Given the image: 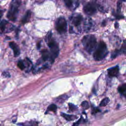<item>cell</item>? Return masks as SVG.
I'll return each mask as SVG.
<instances>
[{"label":"cell","instance_id":"cell-1","mask_svg":"<svg viewBox=\"0 0 126 126\" xmlns=\"http://www.w3.org/2000/svg\"><path fill=\"white\" fill-rule=\"evenodd\" d=\"M82 42L85 49L89 53L94 51L97 46L96 38L93 35L89 34L84 36Z\"/></svg>","mask_w":126,"mask_h":126},{"label":"cell","instance_id":"cell-2","mask_svg":"<svg viewBox=\"0 0 126 126\" xmlns=\"http://www.w3.org/2000/svg\"><path fill=\"white\" fill-rule=\"evenodd\" d=\"M108 54V50L106 44L100 41L97 45V46L94 51L93 56L96 61H100L104 59Z\"/></svg>","mask_w":126,"mask_h":126},{"label":"cell","instance_id":"cell-3","mask_svg":"<svg viewBox=\"0 0 126 126\" xmlns=\"http://www.w3.org/2000/svg\"><path fill=\"white\" fill-rule=\"evenodd\" d=\"M20 1L18 0H13L11 1L9 11L7 14V17L11 21H15L17 17L19 12V7Z\"/></svg>","mask_w":126,"mask_h":126},{"label":"cell","instance_id":"cell-4","mask_svg":"<svg viewBox=\"0 0 126 126\" xmlns=\"http://www.w3.org/2000/svg\"><path fill=\"white\" fill-rule=\"evenodd\" d=\"M48 45L50 49L51 60H54L59 54V48L57 43L52 39H50L48 42Z\"/></svg>","mask_w":126,"mask_h":126},{"label":"cell","instance_id":"cell-5","mask_svg":"<svg viewBox=\"0 0 126 126\" xmlns=\"http://www.w3.org/2000/svg\"><path fill=\"white\" fill-rule=\"evenodd\" d=\"M56 29L60 33H64L67 29V23L65 19L63 17L58 18L56 23Z\"/></svg>","mask_w":126,"mask_h":126},{"label":"cell","instance_id":"cell-6","mask_svg":"<svg viewBox=\"0 0 126 126\" xmlns=\"http://www.w3.org/2000/svg\"><path fill=\"white\" fill-rule=\"evenodd\" d=\"M97 7L94 3H88L84 7V12L88 15H92L96 12Z\"/></svg>","mask_w":126,"mask_h":126},{"label":"cell","instance_id":"cell-7","mask_svg":"<svg viewBox=\"0 0 126 126\" xmlns=\"http://www.w3.org/2000/svg\"><path fill=\"white\" fill-rule=\"evenodd\" d=\"M82 20V16L79 14H73L71 18L70 21L72 24L76 27L79 26Z\"/></svg>","mask_w":126,"mask_h":126},{"label":"cell","instance_id":"cell-8","mask_svg":"<svg viewBox=\"0 0 126 126\" xmlns=\"http://www.w3.org/2000/svg\"><path fill=\"white\" fill-rule=\"evenodd\" d=\"M93 20L90 17H87L84 20V28L85 31H90L93 27Z\"/></svg>","mask_w":126,"mask_h":126},{"label":"cell","instance_id":"cell-9","mask_svg":"<svg viewBox=\"0 0 126 126\" xmlns=\"http://www.w3.org/2000/svg\"><path fill=\"white\" fill-rule=\"evenodd\" d=\"M9 45L13 50L15 57H18L20 54V50L17 44L14 42H10L9 43Z\"/></svg>","mask_w":126,"mask_h":126},{"label":"cell","instance_id":"cell-10","mask_svg":"<svg viewBox=\"0 0 126 126\" xmlns=\"http://www.w3.org/2000/svg\"><path fill=\"white\" fill-rule=\"evenodd\" d=\"M119 68L118 66L110 68L108 70V75L110 77L116 76L119 73Z\"/></svg>","mask_w":126,"mask_h":126},{"label":"cell","instance_id":"cell-11","mask_svg":"<svg viewBox=\"0 0 126 126\" xmlns=\"http://www.w3.org/2000/svg\"><path fill=\"white\" fill-rule=\"evenodd\" d=\"M8 24V22L5 20H2L0 23V33H2L5 32L7 29V25Z\"/></svg>","mask_w":126,"mask_h":126},{"label":"cell","instance_id":"cell-12","mask_svg":"<svg viewBox=\"0 0 126 126\" xmlns=\"http://www.w3.org/2000/svg\"><path fill=\"white\" fill-rule=\"evenodd\" d=\"M61 115L66 120L68 121H71L72 120H74L77 118V117L74 115H68L64 113H61Z\"/></svg>","mask_w":126,"mask_h":126},{"label":"cell","instance_id":"cell-13","mask_svg":"<svg viewBox=\"0 0 126 126\" xmlns=\"http://www.w3.org/2000/svg\"><path fill=\"white\" fill-rule=\"evenodd\" d=\"M31 12L30 10H28L26 12V13H25V14L24 15L23 18H22V22L23 24H25L26 23H27L31 16Z\"/></svg>","mask_w":126,"mask_h":126},{"label":"cell","instance_id":"cell-14","mask_svg":"<svg viewBox=\"0 0 126 126\" xmlns=\"http://www.w3.org/2000/svg\"><path fill=\"white\" fill-rule=\"evenodd\" d=\"M42 58L43 61H47L49 58L51 59L50 53L47 50H43L41 52Z\"/></svg>","mask_w":126,"mask_h":126},{"label":"cell","instance_id":"cell-15","mask_svg":"<svg viewBox=\"0 0 126 126\" xmlns=\"http://www.w3.org/2000/svg\"><path fill=\"white\" fill-rule=\"evenodd\" d=\"M22 126H38V123L36 121H30L26 122L22 124H20Z\"/></svg>","mask_w":126,"mask_h":126},{"label":"cell","instance_id":"cell-16","mask_svg":"<svg viewBox=\"0 0 126 126\" xmlns=\"http://www.w3.org/2000/svg\"><path fill=\"white\" fill-rule=\"evenodd\" d=\"M120 51V53H122L125 55L126 54V40H125L123 41Z\"/></svg>","mask_w":126,"mask_h":126},{"label":"cell","instance_id":"cell-17","mask_svg":"<svg viewBox=\"0 0 126 126\" xmlns=\"http://www.w3.org/2000/svg\"><path fill=\"white\" fill-rule=\"evenodd\" d=\"M126 90V84H123L118 88V91L122 94H124Z\"/></svg>","mask_w":126,"mask_h":126},{"label":"cell","instance_id":"cell-18","mask_svg":"<svg viewBox=\"0 0 126 126\" xmlns=\"http://www.w3.org/2000/svg\"><path fill=\"white\" fill-rule=\"evenodd\" d=\"M109 98L108 97H106L102 100V101L100 103L99 105L102 107L105 106L109 103Z\"/></svg>","mask_w":126,"mask_h":126},{"label":"cell","instance_id":"cell-19","mask_svg":"<svg viewBox=\"0 0 126 126\" xmlns=\"http://www.w3.org/2000/svg\"><path fill=\"white\" fill-rule=\"evenodd\" d=\"M57 106L55 104H52L51 105H50L48 108H47V111H53V112H56L57 110Z\"/></svg>","mask_w":126,"mask_h":126},{"label":"cell","instance_id":"cell-20","mask_svg":"<svg viewBox=\"0 0 126 126\" xmlns=\"http://www.w3.org/2000/svg\"><path fill=\"white\" fill-rule=\"evenodd\" d=\"M17 65L18 66V67L21 69V70H23L25 68V63H24L23 61H19L18 63V64H17Z\"/></svg>","mask_w":126,"mask_h":126},{"label":"cell","instance_id":"cell-21","mask_svg":"<svg viewBox=\"0 0 126 126\" xmlns=\"http://www.w3.org/2000/svg\"><path fill=\"white\" fill-rule=\"evenodd\" d=\"M120 53V50H116L115 51H114L112 53V54H111V58H112V59L115 58Z\"/></svg>","mask_w":126,"mask_h":126},{"label":"cell","instance_id":"cell-22","mask_svg":"<svg viewBox=\"0 0 126 126\" xmlns=\"http://www.w3.org/2000/svg\"><path fill=\"white\" fill-rule=\"evenodd\" d=\"M81 105L85 109H88L89 107V103L86 101H84L82 102V103H81Z\"/></svg>","mask_w":126,"mask_h":126},{"label":"cell","instance_id":"cell-23","mask_svg":"<svg viewBox=\"0 0 126 126\" xmlns=\"http://www.w3.org/2000/svg\"><path fill=\"white\" fill-rule=\"evenodd\" d=\"M64 2L66 6L69 8L72 6V1L71 0H64Z\"/></svg>","mask_w":126,"mask_h":126},{"label":"cell","instance_id":"cell-24","mask_svg":"<svg viewBox=\"0 0 126 126\" xmlns=\"http://www.w3.org/2000/svg\"><path fill=\"white\" fill-rule=\"evenodd\" d=\"M68 106H69V109L72 111H74L77 109V107L72 103H69Z\"/></svg>","mask_w":126,"mask_h":126},{"label":"cell","instance_id":"cell-25","mask_svg":"<svg viewBox=\"0 0 126 126\" xmlns=\"http://www.w3.org/2000/svg\"><path fill=\"white\" fill-rule=\"evenodd\" d=\"M121 3H119V2H118V5H117V10H118V12H119L120 11H121Z\"/></svg>","mask_w":126,"mask_h":126},{"label":"cell","instance_id":"cell-26","mask_svg":"<svg viewBox=\"0 0 126 126\" xmlns=\"http://www.w3.org/2000/svg\"><path fill=\"white\" fill-rule=\"evenodd\" d=\"M80 120H81V119H80V120H79L78 121H77V122L73 124V125L72 126H78V125H79V124H80Z\"/></svg>","mask_w":126,"mask_h":126},{"label":"cell","instance_id":"cell-27","mask_svg":"<svg viewBox=\"0 0 126 126\" xmlns=\"http://www.w3.org/2000/svg\"><path fill=\"white\" fill-rule=\"evenodd\" d=\"M2 15H3V11L2 10H0V20L1 19Z\"/></svg>","mask_w":126,"mask_h":126},{"label":"cell","instance_id":"cell-28","mask_svg":"<svg viewBox=\"0 0 126 126\" xmlns=\"http://www.w3.org/2000/svg\"><path fill=\"white\" fill-rule=\"evenodd\" d=\"M119 27V24L117 22H116L115 24V28H118Z\"/></svg>","mask_w":126,"mask_h":126},{"label":"cell","instance_id":"cell-29","mask_svg":"<svg viewBox=\"0 0 126 126\" xmlns=\"http://www.w3.org/2000/svg\"><path fill=\"white\" fill-rule=\"evenodd\" d=\"M99 111V110L98 109L95 108L94 110H93V112H94V113H97V111Z\"/></svg>","mask_w":126,"mask_h":126},{"label":"cell","instance_id":"cell-30","mask_svg":"<svg viewBox=\"0 0 126 126\" xmlns=\"http://www.w3.org/2000/svg\"><path fill=\"white\" fill-rule=\"evenodd\" d=\"M69 32H70V33H72V32H73V28H72V27H70V28Z\"/></svg>","mask_w":126,"mask_h":126},{"label":"cell","instance_id":"cell-31","mask_svg":"<svg viewBox=\"0 0 126 126\" xmlns=\"http://www.w3.org/2000/svg\"><path fill=\"white\" fill-rule=\"evenodd\" d=\"M125 96H126V91H125V92L124 93V94H123Z\"/></svg>","mask_w":126,"mask_h":126}]
</instances>
